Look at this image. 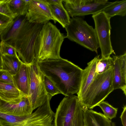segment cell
<instances>
[{
	"label": "cell",
	"mask_w": 126,
	"mask_h": 126,
	"mask_svg": "<svg viewBox=\"0 0 126 126\" xmlns=\"http://www.w3.org/2000/svg\"><path fill=\"white\" fill-rule=\"evenodd\" d=\"M37 64L41 72L51 80L61 94L67 96L78 93L83 69L61 58L37 61Z\"/></svg>",
	"instance_id": "1"
},
{
	"label": "cell",
	"mask_w": 126,
	"mask_h": 126,
	"mask_svg": "<svg viewBox=\"0 0 126 126\" xmlns=\"http://www.w3.org/2000/svg\"><path fill=\"white\" fill-rule=\"evenodd\" d=\"M44 24L30 22L27 19L17 36L13 47L23 63L29 65L37 60L40 33Z\"/></svg>",
	"instance_id": "2"
},
{
	"label": "cell",
	"mask_w": 126,
	"mask_h": 126,
	"mask_svg": "<svg viewBox=\"0 0 126 126\" xmlns=\"http://www.w3.org/2000/svg\"><path fill=\"white\" fill-rule=\"evenodd\" d=\"M113 66L105 72L95 75L83 97L80 100L84 111L92 109L104 101L114 90Z\"/></svg>",
	"instance_id": "3"
},
{
	"label": "cell",
	"mask_w": 126,
	"mask_h": 126,
	"mask_svg": "<svg viewBox=\"0 0 126 126\" xmlns=\"http://www.w3.org/2000/svg\"><path fill=\"white\" fill-rule=\"evenodd\" d=\"M65 38L64 34L51 23L49 21L44 23L40 33L39 50L37 61L61 58L60 50Z\"/></svg>",
	"instance_id": "4"
},
{
	"label": "cell",
	"mask_w": 126,
	"mask_h": 126,
	"mask_svg": "<svg viewBox=\"0 0 126 126\" xmlns=\"http://www.w3.org/2000/svg\"><path fill=\"white\" fill-rule=\"evenodd\" d=\"M84 112L78 96H66L56 109L54 126H84Z\"/></svg>",
	"instance_id": "5"
},
{
	"label": "cell",
	"mask_w": 126,
	"mask_h": 126,
	"mask_svg": "<svg viewBox=\"0 0 126 126\" xmlns=\"http://www.w3.org/2000/svg\"><path fill=\"white\" fill-rule=\"evenodd\" d=\"M65 28L67 32L65 38L97 53L99 45L95 29L82 18L72 17Z\"/></svg>",
	"instance_id": "6"
},
{
	"label": "cell",
	"mask_w": 126,
	"mask_h": 126,
	"mask_svg": "<svg viewBox=\"0 0 126 126\" xmlns=\"http://www.w3.org/2000/svg\"><path fill=\"white\" fill-rule=\"evenodd\" d=\"M92 17L94 22V29L101 51V59L109 58L112 53L115 54L110 40V18L102 11L93 15Z\"/></svg>",
	"instance_id": "7"
},
{
	"label": "cell",
	"mask_w": 126,
	"mask_h": 126,
	"mask_svg": "<svg viewBox=\"0 0 126 126\" xmlns=\"http://www.w3.org/2000/svg\"><path fill=\"white\" fill-rule=\"evenodd\" d=\"M28 65L30 82L28 97L33 111L42 105L45 100L47 94L43 82V74L38 67L37 60Z\"/></svg>",
	"instance_id": "8"
},
{
	"label": "cell",
	"mask_w": 126,
	"mask_h": 126,
	"mask_svg": "<svg viewBox=\"0 0 126 126\" xmlns=\"http://www.w3.org/2000/svg\"><path fill=\"white\" fill-rule=\"evenodd\" d=\"M63 2L72 17L94 14L102 11L113 3L108 0H65Z\"/></svg>",
	"instance_id": "9"
},
{
	"label": "cell",
	"mask_w": 126,
	"mask_h": 126,
	"mask_svg": "<svg viewBox=\"0 0 126 126\" xmlns=\"http://www.w3.org/2000/svg\"><path fill=\"white\" fill-rule=\"evenodd\" d=\"M30 22L44 24L54 20L48 4L45 0H30L26 16Z\"/></svg>",
	"instance_id": "10"
},
{
	"label": "cell",
	"mask_w": 126,
	"mask_h": 126,
	"mask_svg": "<svg viewBox=\"0 0 126 126\" xmlns=\"http://www.w3.org/2000/svg\"><path fill=\"white\" fill-rule=\"evenodd\" d=\"M0 112L8 115L23 116L30 114L32 111L28 97L24 96L19 100L11 103L0 100Z\"/></svg>",
	"instance_id": "11"
},
{
	"label": "cell",
	"mask_w": 126,
	"mask_h": 126,
	"mask_svg": "<svg viewBox=\"0 0 126 126\" xmlns=\"http://www.w3.org/2000/svg\"><path fill=\"white\" fill-rule=\"evenodd\" d=\"M36 114L18 116L7 114L0 112V126H39Z\"/></svg>",
	"instance_id": "12"
},
{
	"label": "cell",
	"mask_w": 126,
	"mask_h": 126,
	"mask_svg": "<svg viewBox=\"0 0 126 126\" xmlns=\"http://www.w3.org/2000/svg\"><path fill=\"white\" fill-rule=\"evenodd\" d=\"M27 20L26 16L16 17L9 25L0 34L1 41L13 47L15 41Z\"/></svg>",
	"instance_id": "13"
},
{
	"label": "cell",
	"mask_w": 126,
	"mask_h": 126,
	"mask_svg": "<svg viewBox=\"0 0 126 126\" xmlns=\"http://www.w3.org/2000/svg\"><path fill=\"white\" fill-rule=\"evenodd\" d=\"M99 56H96L87 63V66L83 70L80 89L77 94L79 100L83 97L94 78L96 62L99 59Z\"/></svg>",
	"instance_id": "14"
},
{
	"label": "cell",
	"mask_w": 126,
	"mask_h": 126,
	"mask_svg": "<svg viewBox=\"0 0 126 126\" xmlns=\"http://www.w3.org/2000/svg\"><path fill=\"white\" fill-rule=\"evenodd\" d=\"M13 77L15 86L24 96L28 97L30 82L29 65L23 63L18 71Z\"/></svg>",
	"instance_id": "15"
},
{
	"label": "cell",
	"mask_w": 126,
	"mask_h": 126,
	"mask_svg": "<svg viewBox=\"0 0 126 126\" xmlns=\"http://www.w3.org/2000/svg\"><path fill=\"white\" fill-rule=\"evenodd\" d=\"M111 120L103 114L92 109L84 111V126H112Z\"/></svg>",
	"instance_id": "16"
},
{
	"label": "cell",
	"mask_w": 126,
	"mask_h": 126,
	"mask_svg": "<svg viewBox=\"0 0 126 126\" xmlns=\"http://www.w3.org/2000/svg\"><path fill=\"white\" fill-rule=\"evenodd\" d=\"M24 96L14 85L0 81V99L7 103L17 101Z\"/></svg>",
	"instance_id": "17"
},
{
	"label": "cell",
	"mask_w": 126,
	"mask_h": 126,
	"mask_svg": "<svg viewBox=\"0 0 126 126\" xmlns=\"http://www.w3.org/2000/svg\"><path fill=\"white\" fill-rule=\"evenodd\" d=\"M113 60V85L114 90L121 89L126 95V79L121 69V58L119 56L112 55Z\"/></svg>",
	"instance_id": "18"
},
{
	"label": "cell",
	"mask_w": 126,
	"mask_h": 126,
	"mask_svg": "<svg viewBox=\"0 0 126 126\" xmlns=\"http://www.w3.org/2000/svg\"><path fill=\"white\" fill-rule=\"evenodd\" d=\"M53 21L59 22L63 28L69 24V15L63 5L48 4Z\"/></svg>",
	"instance_id": "19"
},
{
	"label": "cell",
	"mask_w": 126,
	"mask_h": 126,
	"mask_svg": "<svg viewBox=\"0 0 126 126\" xmlns=\"http://www.w3.org/2000/svg\"><path fill=\"white\" fill-rule=\"evenodd\" d=\"M23 63L17 54L13 56L2 55L1 69L7 71L13 76L17 73Z\"/></svg>",
	"instance_id": "20"
},
{
	"label": "cell",
	"mask_w": 126,
	"mask_h": 126,
	"mask_svg": "<svg viewBox=\"0 0 126 126\" xmlns=\"http://www.w3.org/2000/svg\"><path fill=\"white\" fill-rule=\"evenodd\" d=\"M102 11L109 18L119 15L124 16L126 15V0L116 1L106 7Z\"/></svg>",
	"instance_id": "21"
},
{
	"label": "cell",
	"mask_w": 126,
	"mask_h": 126,
	"mask_svg": "<svg viewBox=\"0 0 126 126\" xmlns=\"http://www.w3.org/2000/svg\"><path fill=\"white\" fill-rule=\"evenodd\" d=\"M30 0H8L7 3L11 12L16 17L26 16Z\"/></svg>",
	"instance_id": "22"
},
{
	"label": "cell",
	"mask_w": 126,
	"mask_h": 126,
	"mask_svg": "<svg viewBox=\"0 0 126 126\" xmlns=\"http://www.w3.org/2000/svg\"><path fill=\"white\" fill-rule=\"evenodd\" d=\"M113 59L110 56L107 58L99 59L96 63L95 75L105 72L113 67Z\"/></svg>",
	"instance_id": "23"
},
{
	"label": "cell",
	"mask_w": 126,
	"mask_h": 126,
	"mask_svg": "<svg viewBox=\"0 0 126 126\" xmlns=\"http://www.w3.org/2000/svg\"><path fill=\"white\" fill-rule=\"evenodd\" d=\"M97 106L102 109L104 115L110 120H111L116 117L118 108L113 107L108 102L103 101L99 103Z\"/></svg>",
	"instance_id": "24"
},
{
	"label": "cell",
	"mask_w": 126,
	"mask_h": 126,
	"mask_svg": "<svg viewBox=\"0 0 126 126\" xmlns=\"http://www.w3.org/2000/svg\"><path fill=\"white\" fill-rule=\"evenodd\" d=\"M43 80L44 85L47 94H49L53 96L57 94H61L51 80L43 74Z\"/></svg>",
	"instance_id": "25"
},
{
	"label": "cell",
	"mask_w": 126,
	"mask_h": 126,
	"mask_svg": "<svg viewBox=\"0 0 126 126\" xmlns=\"http://www.w3.org/2000/svg\"><path fill=\"white\" fill-rule=\"evenodd\" d=\"M0 49L2 55H15L17 54L16 48L13 46L1 41Z\"/></svg>",
	"instance_id": "26"
},
{
	"label": "cell",
	"mask_w": 126,
	"mask_h": 126,
	"mask_svg": "<svg viewBox=\"0 0 126 126\" xmlns=\"http://www.w3.org/2000/svg\"><path fill=\"white\" fill-rule=\"evenodd\" d=\"M8 0H0V13L14 19L16 17L11 11L7 4Z\"/></svg>",
	"instance_id": "27"
},
{
	"label": "cell",
	"mask_w": 126,
	"mask_h": 126,
	"mask_svg": "<svg viewBox=\"0 0 126 126\" xmlns=\"http://www.w3.org/2000/svg\"><path fill=\"white\" fill-rule=\"evenodd\" d=\"M13 19L0 13V34L9 25Z\"/></svg>",
	"instance_id": "28"
},
{
	"label": "cell",
	"mask_w": 126,
	"mask_h": 126,
	"mask_svg": "<svg viewBox=\"0 0 126 126\" xmlns=\"http://www.w3.org/2000/svg\"><path fill=\"white\" fill-rule=\"evenodd\" d=\"M0 81L15 85L13 76L7 71L2 69L0 70Z\"/></svg>",
	"instance_id": "29"
},
{
	"label": "cell",
	"mask_w": 126,
	"mask_h": 126,
	"mask_svg": "<svg viewBox=\"0 0 126 126\" xmlns=\"http://www.w3.org/2000/svg\"><path fill=\"white\" fill-rule=\"evenodd\" d=\"M123 110L120 118L123 126H126V105H124L123 107Z\"/></svg>",
	"instance_id": "30"
},
{
	"label": "cell",
	"mask_w": 126,
	"mask_h": 126,
	"mask_svg": "<svg viewBox=\"0 0 126 126\" xmlns=\"http://www.w3.org/2000/svg\"><path fill=\"white\" fill-rule=\"evenodd\" d=\"M48 4H53L63 5V0H45Z\"/></svg>",
	"instance_id": "31"
},
{
	"label": "cell",
	"mask_w": 126,
	"mask_h": 126,
	"mask_svg": "<svg viewBox=\"0 0 126 126\" xmlns=\"http://www.w3.org/2000/svg\"><path fill=\"white\" fill-rule=\"evenodd\" d=\"M2 55L0 49V70L1 69L2 67Z\"/></svg>",
	"instance_id": "32"
},
{
	"label": "cell",
	"mask_w": 126,
	"mask_h": 126,
	"mask_svg": "<svg viewBox=\"0 0 126 126\" xmlns=\"http://www.w3.org/2000/svg\"><path fill=\"white\" fill-rule=\"evenodd\" d=\"M112 126H116L115 123L114 122H112Z\"/></svg>",
	"instance_id": "33"
},
{
	"label": "cell",
	"mask_w": 126,
	"mask_h": 126,
	"mask_svg": "<svg viewBox=\"0 0 126 126\" xmlns=\"http://www.w3.org/2000/svg\"></svg>",
	"instance_id": "34"
}]
</instances>
